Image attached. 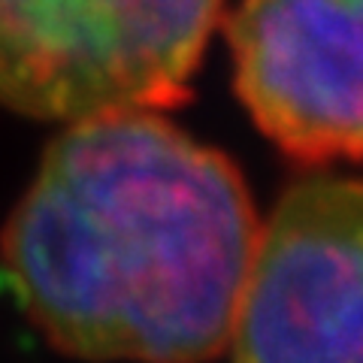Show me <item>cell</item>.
I'll list each match as a JSON object with an SVG mask.
<instances>
[{
	"mask_svg": "<svg viewBox=\"0 0 363 363\" xmlns=\"http://www.w3.org/2000/svg\"><path fill=\"white\" fill-rule=\"evenodd\" d=\"M224 13L227 0H0V112L58 128L169 112Z\"/></svg>",
	"mask_w": 363,
	"mask_h": 363,
	"instance_id": "2",
	"label": "cell"
},
{
	"mask_svg": "<svg viewBox=\"0 0 363 363\" xmlns=\"http://www.w3.org/2000/svg\"><path fill=\"white\" fill-rule=\"evenodd\" d=\"M230 363H363V179H297L260 221Z\"/></svg>",
	"mask_w": 363,
	"mask_h": 363,
	"instance_id": "3",
	"label": "cell"
},
{
	"mask_svg": "<svg viewBox=\"0 0 363 363\" xmlns=\"http://www.w3.org/2000/svg\"><path fill=\"white\" fill-rule=\"evenodd\" d=\"M221 28L240 104L276 149L363 161V0H236Z\"/></svg>",
	"mask_w": 363,
	"mask_h": 363,
	"instance_id": "4",
	"label": "cell"
},
{
	"mask_svg": "<svg viewBox=\"0 0 363 363\" xmlns=\"http://www.w3.org/2000/svg\"><path fill=\"white\" fill-rule=\"evenodd\" d=\"M260 233L245 179L167 112L64 124L0 233L33 327L91 363L227 351Z\"/></svg>",
	"mask_w": 363,
	"mask_h": 363,
	"instance_id": "1",
	"label": "cell"
}]
</instances>
